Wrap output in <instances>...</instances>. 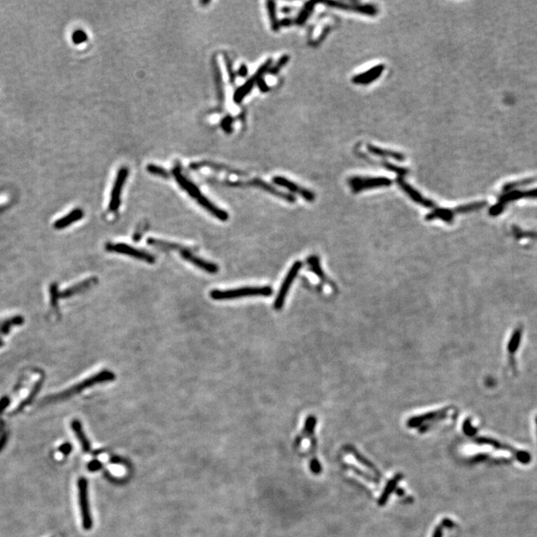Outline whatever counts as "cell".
Here are the masks:
<instances>
[{
	"label": "cell",
	"instance_id": "cell-28",
	"mask_svg": "<svg viewBox=\"0 0 537 537\" xmlns=\"http://www.w3.org/2000/svg\"><path fill=\"white\" fill-rule=\"evenodd\" d=\"M535 182H537V176L536 177H530V178H526V179H521V180H518V181H514V182H510V183H507L505 186H504V191L507 192V191H510L516 187H521V186H526V185H530V184H533Z\"/></svg>",
	"mask_w": 537,
	"mask_h": 537
},
{
	"label": "cell",
	"instance_id": "cell-3",
	"mask_svg": "<svg viewBox=\"0 0 537 537\" xmlns=\"http://www.w3.org/2000/svg\"><path fill=\"white\" fill-rule=\"evenodd\" d=\"M393 181L387 177H362V176H353L348 179V184L352 188L354 193H359L363 190L378 188V187H388L391 186Z\"/></svg>",
	"mask_w": 537,
	"mask_h": 537
},
{
	"label": "cell",
	"instance_id": "cell-30",
	"mask_svg": "<svg viewBox=\"0 0 537 537\" xmlns=\"http://www.w3.org/2000/svg\"><path fill=\"white\" fill-rule=\"evenodd\" d=\"M146 170L150 174H153V175H156V176H160V177H163V178H169L170 177L169 172L166 169H164L161 166L155 165V164H148L146 166Z\"/></svg>",
	"mask_w": 537,
	"mask_h": 537
},
{
	"label": "cell",
	"instance_id": "cell-21",
	"mask_svg": "<svg viewBox=\"0 0 537 537\" xmlns=\"http://www.w3.org/2000/svg\"><path fill=\"white\" fill-rule=\"evenodd\" d=\"M318 4V2L316 1H309V2H306L304 7L302 8V10L300 11L298 17L296 18L295 20V23L297 25H304L308 19L310 18V16L312 15V13L314 12L315 10V6Z\"/></svg>",
	"mask_w": 537,
	"mask_h": 537
},
{
	"label": "cell",
	"instance_id": "cell-32",
	"mask_svg": "<svg viewBox=\"0 0 537 537\" xmlns=\"http://www.w3.org/2000/svg\"><path fill=\"white\" fill-rule=\"evenodd\" d=\"M88 38L89 37H88L87 33L84 30H81V29L76 30L72 35V40H73L74 44H76V45H79V44L87 42Z\"/></svg>",
	"mask_w": 537,
	"mask_h": 537
},
{
	"label": "cell",
	"instance_id": "cell-26",
	"mask_svg": "<svg viewBox=\"0 0 537 537\" xmlns=\"http://www.w3.org/2000/svg\"><path fill=\"white\" fill-rule=\"evenodd\" d=\"M267 10H268V15H269V19H270V22H271V27L274 31H279V29L281 28L280 26V21L278 20L277 18V10H276V3L274 1H267Z\"/></svg>",
	"mask_w": 537,
	"mask_h": 537
},
{
	"label": "cell",
	"instance_id": "cell-15",
	"mask_svg": "<svg viewBox=\"0 0 537 537\" xmlns=\"http://www.w3.org/2000/svg\"><path fill=\"white\" fill-rule=\"evenodd\" d=\"M385 66L383 64H379L371 69H369L366 72H363L361 74H358L353 77L352 82L356 85H369L372 82L376 81L384 72Z\"/></svg>",
	"mask_w": 537,
	"mask_h": 537
},
{
	"label": "cell",
	"instance_id": "cell-7",
	"mask_svg": "<svg viewBox=\"0 0 537 537\" xmlns=\"http://www.w3.org/2000/svg\"><path fill=\"white\" fill-rule=\"evenodd\" d=\"M106 249L108 252H114V253L123 254V255L132 257L134 259L144 261V262H146L148 264H154V262H155V257L153 255H151L150 253L142 251V250L135 249V248H133V247H131L129 245L123 244V243L107 244Z\"/></svg>",
	"mask_w": 537,
	"mask_h": 537
},
{
	"label": "cell",
	"instance_id": "cell-10",
	"mask_svg": "<svg viewBox=\"0 0 537 537\" xmlns=\"http://www.w3.org/2000/svg\"><path fill=\"white\" fill-rule=\"evenodd\" d=\"M396 182L400 186V188L411 198V200H413L417 204H420V205H422V206H424L426 208H432V209L436 208L435 202H433L432 200H430L428 198H425L418 190H416L412 185H410L404 179V177L397 176Z\"/></svg>",
	"mask_w": 537,
	"mask_h": 537
},
{
	"label": "cell",
	"instance_id": "cell-12",
	"mask_svg": "<svg viewBox=\"0 0 537 537\" xmlns=\"http://www.w3.org/2000/svg\"><path fill=\"white\" fill-rule=\"evenodd\" d=\"M172 174L174 176V178L176 179L177 183L179 184V186L185 190L189 196L193 197L195 200H197L199 197H201L203 194L201 193L200 189L192 182L190 181L188 178H186L182 172H181V169L179 166H175L172 170Z\"/></svg>",
	"mask_w": 537,
	"mask_h": 537
},
{
	"label": "cell",
	"instance_id": "cell-36",
	"mask_svg": "<svg viewBox=\"0 0 537 537\" xmlns=\"http://www.w3.org/2000/svg\"><path fill=\"white\" fill-rule=\"evenodd\" d=\"M56 287L57 286L53 285L52 288H51V302H52L53 307H57V301H58V298H60V296L58 294V290H57Z\"/></svg>",
	"mask_w": 537,
	"mask_h": 537
},
{
	"label": "cell",
	"instance_id": "cell-8",
	"mask_svg": "<svg viewBox=\"0 0 537 537\" xmlns=\"http://www.w3.org/2000/svg\"><path fill=\"white\" fill-rule=\"evenodd\" d=\"M323 4L340 9V10H347V11H353L369 16H375L378 13V9L373 4H360L356 1L353 2H340V1H327Z\"/></svg>",
	"mask_w": 537,
	"mask_h": 537
},
{
	"label": "cell",
	"instance_id": "cell-44",
	"mask_svg": "<svg viewBox=\"0 0 537 537\" xmlns=\"http://www.w3.org/2000/svg\"></svg>",
	"mask_w": 537,
	"mask_h": 537
},
{
	"label": "cell",
	"instance_id": "cell-24",
	"mask_svg": "<svg viewBox=\"0 0 537 537\" xmlns=\"http://www.w3.org/2000/svg\"><path fill=\"white\" fill-rule=\"evenodd\" d=\"M147 244L148 245H151L155 248H159V249H164V250H176V251H183L187 248H185L184 246H181V245H177V244H174V243H169V242H165V241H161V240H158V239H154V238H149L147 240Z\"/></svg>",
	"mask_w": 537,
	"mask_h": 537
},
{
	"label": "cell",
	"instance_id": "cell-39",
	"mask_svg": "<svg viewBox=\"0 0 537 537\" xmlns=\"http://www.w3.org/2000/svg\"><path fill=\"white\" fill-rule=\"evenodd\" d=\"M237 74H238L240 77H242V78L246 77V76L248 75V67H247L246 65H244V64L241 65L240 68H239V70H238V72H237Z\"/></svg>",
	"mask_w": 537,
	"mask_h": 537
},
{
	"label": "cell",
	"instance_id": "cell-19",
	"mask_svg": "<svg viewBox=\"0 0 537 537\" xmlns=\"http://www.w3.org/2000/svg\"><path fill=\"white\" fill-rule=\"evenodd\" d=\"M83 216H84L83 210H81V209H75V210H73L72 212H70L67 216H65V217L59 219L58 221H56L55 224H54V227H55L56 229H58V230L67 228L68 226L72 225V224L75 223L76 221L81 220V219L83 218Z\"/></svg>",
	"mask_w": 537,
	"mask_h": 537
},
{
	"label": "cell",
	"instance_id": "cell-27",
	"mask_svg": "<svg viewBox=\"0 0 537 537\" xmlns=\"http://www.w3.org/2000/svg\"><path fill=\"white\" fill-rule=\"evenodd\" d=\"M485 206H487V202H486V201L473 202V203H469V204H465V205H460V206L456 207L455 210H453V212H454V213H457V214L469 213V212H473V211L480 210V209L484 208Z\"/></svg>",
	"mask_w": 537,
	"mask_h": 537
},
{
	"label": "cell",
	"instance_id": "cell-22",
	"mask_svg": "<svg viewBox=\"0 0 537 537\" xmlns=\"http://www.w3.org/2000/svg\"><path fill=\"white\" fill-rule=\"evenodd\" d=\"M96 283H97V278H91V279H88V280L82 282L81 284H78V285H76V286H74V287L68 289V290L65 291L64 293L59 294V296H60V297H64V298L70 297V296H72V295H74V294H77V293H80V292H82V291H84V290H87L88 288L92 287V286L95 285Z\"/></svg>",
	"mask_w": 537,
	"mask_h": 537
},
{
	"label": "cell",
	"instance_id": "cell-17",
	"mask_svg": "<svg viewBox=\"0 0 537 537\" xmlns=\"http://www.w3.org/2000/svg\"><path fill=\"white\" fill-rule=\"evenodd\" d=\"M190 167L193 168V169H197V168H201V167H209L211 169H214L216 171H225V172H229V173H235V174H238V175H241V176L246 175V173L241 171V170L234 169V168H231L229 166H226V165H223V164H218V163H214V162H211V161L194 162V163L190 164Z\"/></svg>",
	"mask_w": 537,
	"mask_h": 537
},
{
	"label": "cell",
	"instance_id": "cell-6",
	"mask_svg": "<svg viewBox=\"0 0 537 537\" xmlns=\"http://www.w3.org/2000/svg\"><path fill=\"white\" fill-rule=\"evenodd\" d=\"M273 63V60L272 59H268L259 69L258 71L256 72V74L254 76H252L243 86H241L234 94V102L236 104H240L244 98L252 91V89L254 88V85L257 84L258 80L263 78L264 75L266 73H268L269 69L271 68V65Z\"/></svg>",
	"mask_w": 537,
	"mask_h": 537
},
{
	"label": "cell",
	"instance_id": "cell-18",
	"mask_svg": "<svg viewBox=\"0 0 537 537\" xmlns=\"http://www.w3.org/2000/svg\"><path fill=\"white\" fill-rule=\"evenodd\" d=\"M367 149H368V151L370 153H372V154H374L376 156L391 157V158H393L395 160H398V161H403L405 159L404 154H402L401 152L395 151V150L381 148V147H378V146H375V145H372V144H367Z\"/></svg>",
	"mask_w": 537,
	"mask_h": 537
},
{
	"label": "cell",
	"instance_id": "cell-34",
	"mask_svg": "<svg viewBox=\"0 0 537 537\" xmlns=\"http://www.w3.org/2000/svg\"><path fill=\"white\" fill-rule=\"evenodd\" d=\"M225 58V62H226V67H227V71H228V75H229V80L230 82L233 84L235 82V73L233 72V67H232V61L231 59L228 57L227 54H225L224 56Z\"/></svg>",
	"mask_w": 537,
	"mask_h": 537
},
{
	"label": "cell",
	"instance_id": "cell-37",
	"mask_svg": "<svg viewBox=\"0 0 537 537\" xmlns=\"http://www.w3.org/2000/svg\"><path fill=\"white\" fill-rule=\"evenodd\" d=\"M257 85L259 86V89H260V90H261V92H263V93H266V92H268V91L270 90V88H269L268 84H267V83L265 82V80H264V77L258 80V82H257Z\"/></svg>",
	"mask_w": 537,
	"mask_h": 537
},
{
	"label": "cell",
	"instance_id": "cell-5",
	"mask_svg": "<svg viewBox=\"0 0 537 537\" xmlns=\"http://www.w3.org/2000/svg\"><path fill=\"white\" fill-rule=\"evenodd\" d=\"M78 489H79V500H80V507H81V515H82V523L83 528L86 531H89L92 529L93 522L90 512V505H89V496H88V482L86 479L82 478L78 481Z\"/></svg>",
	"mask_w": 537,
	"mask_h": 537
},
{
	"label": "cell",
	"instance_id": "cell-2",
	"mask_svg": "<svg viewBox=\"0 0 537 537\" xmlns=\"http://www.w3.org/2000/svg\"><path fill=\"white\" fill-rule=\"evenodd\" d=\"M115 378V375L113 372L111 371H108V370H104V371H101L100 373L88 378V379H85L84 381L80 382L79 384L73 386L72 388L68 389L67 391L63 392V393H60L58 395H55L53 398L49 399L48 401H56V400H63V399H67L69 398L70 396H73L75 394H78L80 392H82L84 389L86 388H89V387H92L96 384H100V383H104V382H107V381H111Z\"/></svg>",
	"mask_w": 537,
	"mask_h": 537
},
{
	"label": "cell",
	"instance_id": "cell-43",
	"mask_svg": "<svg viewBox=\"0 0 537 537\" xmlns=\"http://www.w3.org/2000/svg\"><path fill=\"white\" fill-rule=\"evenodd\" d=\"M291 11H292L291 7H284V9H283V12H285V13L286 12H291Z\"/></svg>",
	"mask_w": 537,
	"mask_h": 537
},
{
	"label": "cell",
	"instance_id": "cell-4",
	"mask_svg": "<svg viewBox=\"0 0 537 537\" xmlns=\"http://www.w3.org/2000/svg\"><path fill=\"white\" fill-rule=\"evenodd\" d=\"M303 267V264L302 262L300 261H297L293 264V266L291 267V269L289 270L283 284H282V287L279 291V294L275 300V304H274V307L277 311H280L283 307H284V304H285V301H286V298L288 296V293L291 289V286L293 284V282L295 281V279L297 278L300 270L302 269Z\"/></svg>",
	"mask_w": 537,
	"mask_h": 537
},
{
	"label": "cell",
	"instance_id": "cell-29",
	"mask_svg": "<svg viewBox=\"0 0 537 537\" xmlns=\"http://www.w3.org/2000/svg\"><path fill=\"white\" fill-rule=\"evenodd\" d=\"M521 339H522V330H521V329H517V330L514 332L512 338H511V340H510V343H509V347H508V348H509V352H510V353L514 354V353L517 351V349L519 348V346H520V344H521Z\"/></svg>",
	"mask_w": 537,
	"mask_h": 537
},
{
	"label": "cell",
	"instance_id": "cell-33",
	"mask_svg": "<svg viewBox=\"0 0 537 537\" xmlns=\"http://www.w3.org/2000/svg\"><path fill=\"white\" fill-rule=\"evenodd\" d=\"M383 166L387 169V170H390V171H393L395 173H397L398 176L400 177H404L407 173H408V169L407 168H404V167H399V166H396L392 163H389V162H386L384 161L383 162Z\"/></svg>",
	"mask_w": 537,
	"mask_h": 537
},
{
	"label": "cell",
	"instance_id": "cell-25",
	"mask_svg": "<svg viewBox=\"0 0 537 537\" xmlns=\"http://www.w3.org/2000/svg\"><path fill=\"white\" fill-rule=\"evenodd\" d=\"M212 66H213V73H214L215 78V85H216V89H217V94H218V99L220 102H222L224 100V88H223V80H222V75H221V72H220V68L218 66V63L217 61L213 59V62H212Z\"/></svg>",
	"mask_w": 537,
	"mask_h": 537
},
{
	"label": "cell",
	"instance_id": "cell-14",
	"mask_svg": "<svg viewBox=\"0 0 537 537\" xmlns=\"http://www.w3.org/2000/svg\"><path fill=\"white\" fill-rule=\"evenodd\" d=\"M246 185H252V186H256L258 188H261L263 189L264 191L272 194V195H275L287 202H290V203H295L296 202V197L290 193H287V192H283V191H280L278 190L277 188H275L274 186H272L271 184L267 183L266 181L264 180H261L259 178H255L249 182L246 183Z\"/></svg>",
	"mask_w": 537,
	"mask_h": 537
},
{
	"label": "cell",
	"instance_id": "cell-38",
	"mask_svg": "<svg viewBox=\"0 0 537 537\" xmlns=\"http://www.w3.org/2000/svg\"><path fill=\"white\" fill-rule=\"evenodd\" d=\"M88 468H89V470L92 471V472L99 471V470L102 468V464H101L99 461H92V462L88 465Z\"/></svg>",
	"mask_w": 537,
	"mask_h": 537
},
{
	"label": "cell",
	"instance_id": "cell-31",
	"mask_svg": "<svg viewBox=\"0 0 537 537\" xmlns=\"http://www.w3.org/2000/svg\"><path fill=\"white\" fill-rule=\"evenodd\" d=\"M289 61H290V56H289V55H284V56H282V57L280 58V60L278 61V63H277L275 66H273L272 68L269 69L268 73L271 74V75H277V74L281 71V69L284 68V67L288 64Z\"/></svg>",
	"mask_w": 537,
	"mask_h": 537
},
{
	"label": "cell",
	"instance_id": "cell-40",
	"mask_svg": "<svg viewBox=\"0 0 537 537\" xmlns=\"http://www.w3.org/2000/svg\"><path fill=\"white\" fill-rule=\"evenodd\" d=\"M294 23H295V21L292 20L291 18H285V19L280 21V26H291Z\"/></svg>",
	"mask_w": 537,
	"mask_h": 537
},
{
	"label": "cell",
	"instance_id": "cell-35",
	"mask_svg": "<svg viewBox=\"0 0 537 537\" xmlns=\"http://www.w3.org/2000/svg\"><path fill=\"white\" fill-rule=\"evenodd\" d=\"M232 122H233V118L231 116H226L221 122V126L223 130L226 131L227 133L232 132Z\"/></svg>",
	"mask_w": 537,
	"mask_h": 537
},
{
	"label": "cell",
	"instance_id": "cell-11",
	"mask_svg": "<svg viewBox=\"0 0 537 537\" xmlns=\"http://www.w3.org/2000/svg\"><path fill=\"white\" fill-rule=\"evenodd\" d=\"M273 182L279 186H282L284 188H287L288 190H290L291 192H294V193H298L300 194L302 197H304L308 202H314L315 199H316V195L313 191L307 189V188H304V187H301L299 186L297 183L283 177V176H275L273 178Z\"/></svg>",
	"mask_w": 537,
	"mask_h": 537
},
{
	"label": "cell",
	"instance_id": "cell-41",
	"mask_svg": "<svg viewBox=\"0 0 537 537\" xmlns=\"http://www.w3.org/2000/svg\"><path fill=\"white\" fill-rule=\"evenodd\" d=\"M71 450H72V448H71V446H70L69 444H66L65 446H63V447L61 448V451H62L64 454H66V455L69 454V453L71 452Z\"/></svg>",
	"mask_w": 537,
	"mask_h": 537
},
{
	"label": "cell",
	"instance_id": "cell-13",
	"mask_svg": "<svg viewBox=\"0 0 537 537\" xmlns=\"http://www.w3.org/2000/svg\"><path fill=\"white\" fill-rule=\"evenodd\" d=\"M181 253V257L186 260L187 262H189L190 264L194 265L195 267L203 270L204 272L206 273H209V274H216L218 273L219 271V268L218 266L214 264V263H211V262H208V261H205L197 256H195L194 254H192L188 249H185L183 251L180 252Z\"/></svg>",
	"mask_w": 537,
	"mask_h": 537
},
{
	"label": "cell",
	"instance_id": "cell-20",
	"mask_svg": "<svg viewBox=\"0 0 537 537\" xmlns=\"http://www.w3.org/2000/svg\"><path fill=\"white\" fill-rule=\"evenodd\" d=\"M454 214L455 213L451 209L436 207L432 212H430L429 214L426 215L425 219L427 221H432V220H435V219H441V220L445 221L446 223L451 224L454 221V217H455Z\"/></svg>",
	"mask_w": 537,
	"mask_h": 537
},
{
	"label": "cell",
	"instance_id": "cell-16",
	"mask_svg": "<svg viewBox=\"0 0 537 537\" xmlns=\"http://www.w3.org/2000/svg\"><path fill=\"white\" fill-rule=\"evenodd\" d=\"M521 198H537V188L531 189V190H512L505 192L499 199V204L502 206H506L507 203L519 200Z\"/></svg>",
	"mask_w": 537,
	"mask_h": 537
},
{
	"label": "cell",
	"instance_id": "cell-9",
	"mask_svg": "<svg viewBox=\"0 0 537 537\" xmlns=\"http://www.w3.org/2000/svg\"><path fill=\"white\" fill-rule=\"evenodd\" d=\"M127 175H128V169L126 167H121L118 170L112 189H111V193H110V199H109V204H108L109 211L114 212L118 209L120 205V197H121L122 188L127 178Z\"/></svg>",
	"mask_w": 537,
	"mask_h": 537
},
{
	"label": "cell",
	"instance_id": "cell-1",
	"mask_svg": "<svg viewBox=\"0 0 537 537\" xmlns=\"http://www.w3.org/2000/svg\"><path fill=\"white\" fill-rule=\"evenodd\" d=\"M273 295V289L266 287H248L235 290H214L210 293L211 299L216 301H226L241 299L247 297H270Z\"/></svg>",
	"mask_w": 537,
	"mask_h": 537
},
{
	"label": "cell",
	"instance_id": "cell-23",
	"mask_svg": "<svg viewBox=\"0 0 537 537\" xmlns=\"http://www.w3.org/2000/svg\"><path fill=\"white\" fill-rule=\"evenodd\" d=\"M72 428L74 430V432H75V434H76V436H77L79 442H80L81 445H82V449H83V451H84V452H89V451L91 450V444H90V442L88 441V439L86 438V436H85V434H84V431H83L81 423H80L79 421H77V420L73 421V422H72Z\"/></svg>",
	"mask_w": 537,
	"mask_h": 537
},
{
	"label": "cell",
	"instance_id": "cell-42",
	"mask_svg": "<svg viewBox=\"0 0 537 537\" xmlns=\"http://www.w3.org/2000/svg\"><path fill=\"white\" fill-rule=\"evenodd\" d=\"M8 402H9V401H8V399H6V398L3 399V400L0 402V411H2V410L7 406Z\"/></svg>",
	"mask_w": 537,
	"mask_h": 537
}]
</instances>
